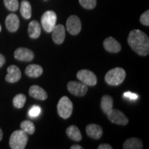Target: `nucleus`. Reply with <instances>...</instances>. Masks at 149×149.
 Returning <instances> with one entry per match:
<instances>
[{"label":"nucleus","instance_id":"f257e3e1","mask_svg":"<svg viewBox=\"0 0 149 149\" xmlns=\"http://www.w3.org/2000/svg\"><path fill=\"white\" fill-rule=\"evenodd\" d=\"M130 47L141 56H146L149 53V38L146 33L138 29L131 31L128 37Z\"/></svg>","mask_w":149,"mask_h":149},{"label":"nucleus","instance_id":"f03ea898","mask_svg":"<svg viewBox=\"0 0 149 149\" xmlns=\"http://www.w3.org/2000/svg\"><path fill=\"white\" fill-rule=\"evenodd\" d=\"M28 134L23 130H17L11 134L9 144L12 149H24L26 146Z\"/></svg>","mask_w":149,"mask_h":149},{"label":"nucleus","instance_id":"7ed1b4c3","mask_svg":"<svg viewBox=\"0 0 149 149\" xmlns=\"http://www.w3.org/2000/svg\"><path fill=\"white\" fill-rule=\"evenodd\" d=\"M126 77V71L122 68L117 67L110 70L105 75V81L111 86H118L122 84Z\"/></svg>","mask_w":149,"mask_h":149},{"label":"nucleus","instance_id":"20e7f679","mask_svg":"<svg viewBox=\"0 0 149 149\" xmlns=\"http://www.w3.org/2000/svg\"><path fill=\"white\" fill-rule=\"evenodd\" d=\"M57 113L63 119H68L72 115L73 105L68 97L63 96L57 104Z\"/></svg>","mask_w":149,"mask_h":149},{"label":"nucleus","instance_id":"39448f33","mask_svg":"<svg viewBox=\"0 0 149 149\" xmlns=\"http://www.w3.org/2000/svg\"><path fill=\"white\" fill-rule=\"evenodd\" d=\"M57 15L54 11L48 10L44 13L41 18L42 26L44 31L47 33H51L56 25Z\"/></svg>","mask_w":149,"mask_h":149},{"label":"nucleus","instance_id":"423d86ee","mask_svg":"<svg viewBox=\"0 0 149 149\" xmlns=\"http://www.w3.org/2000/svg\"><path fill=\"white\" fill-rule=\"evenodd\" d=\"M77 79L80 80L81 82H82L86 86H95L97 82L96 75L94 72L89 70L83 69L79 70L77 73Z\"/></svg>","mask_w":149,"mask_h":149},{"label":"nucleus","instance_id":"0eeeda50","mask_svg":"<svg viewBox=\"0 0 149 149\" xmlns=\"http://www.w3.org/2000/svg\"><path fill=\"white\" fill-rule=\"evenodd\" d=\"M108 118L111 122L119 125L125 126L128 123V119L124 113L117 109H112L107 113Z\"/></svg>","mask_w":149,"mask_h":149},{"label":"nucleus","instance_id":"6e6552de","mask_svg":"<svg viewBox=\"0 0 149 149\" xmlns=\"http://www.w3.org/2000/svg\"><path fill=\"white\" fill-rule=\"evenodd\" d=\"M67 88L73 95L83 97L86 94L88 87L82 82L77 81H70L67 84Z\"/></svg>","mask_w":149,"mask_h":149},{"label":"nucleus","instance_id":"1a4fd4ad","mask_svg":"<svg viewBox=\"0 0 149 149\" xmlns=\"http://www.w3.org/2000/svg\"><path fill=\"white\" fill-rule=\"evenodd\" d=\"M66 29L72 35L79 34L81 29V23L79 18L76 15H71L66 21Z\"/></svg>","mask_w":149,"mask_h":149},{"label":"nucleus","instance_id":"9d476101","mask_svg":"<svg viewBox=\"0 0 149 149\" xmlns=\"http://www.w3.org/2000/svg\"><path fill=\"white\" fill-rule=\"evenodd\" d=\"M15 58L22 61H31L34 59V53L27 48L21 47L16 49L14 53Z\"/></svg>","mask_w":149,"mask_h":149},{"label":"nucleus","instance_id":"9b49d317","mask_svg":"<svg viewBox=\"0 0 149 149\" xmlns=\"http://www.w3.org/2000/svg\"><path fill=\"white\" fill-rule=\"evenodd\" d=\"M66 36L65 28L62 24L55 25L52 31V39L57 44H61L64 42Z\"/></svg>","mask_w":149,"mask_h":149},{"label":"nucleus","instance_id":"f8f14e48","mask_svg":"<svg viewBox=\"0 0 149 149\" xmlns=\"http://www.w3.org/2000/svg\"><path fill=\"white\" fill-rule=\"evenodd\" d=\"M104 47L105 50L110 53H119L122 49V46L119 42L112 37H107L104 41Z\"/></svg>","mask_w":149,"mask_h":149},{"label":"nucleus","instance_id":"ddd939ff","mask_svg":"<svg viewBox=\"0 0 149 149\" xmlns=\"http://www.w3.org/2000/svg\"><path fill=\"white\" fill-rule=\"evenodd\" d=\"M8 74L6 76V80L8 82L15 83L21 79L22 72L19 68L15 65H11L7 68Z\"/></svg>","mask_w":149,"mask_h":149},{"label":"nucleus","instance_id":"4468645a","mask_svg":"<svg viewBox=\"0 0 149 149\" xmlns=\"http://www.w3.org/2000/svg\"><path fill=\"white\" fill-rule=\"evenodd\" d=\"M6 27L11 33L16 32L19 27V19L15 14H9L6 18Z\"/></svg>","mask_w":149,"mask_h":149},{"label":"nucleus","instance_id":"2eb2a0df","mask_svg":"<svg viewBox=\"0 0 149 149\" xmlns=\"http://www.w3.org/2000/svg\"><path fill=\"white\" fill-rule=\"evenodd\" d=\"M86 132L88 137L94 139H99L102 137L103 130L100 126L95 124H90L86 128Z\"/></svg>","mask_w":149,"mask_h":149},{"label":"nucleus","instance_id":"dca6fc26","mask_svg":"<svg viewBox=\"0 0 149 149\" xmlns=\"http://www.w3.org/2000/svg\"><path fill=\"white\" fill-rule=\"evenodd\" d=\"M29 93L30 96L38 100L44 101L48 97V95L45 90L37 85L31 86V88H29Z\"/></svg>","mask_w":149,"mask_h":149},{"label":"nucleus","instance_id":"f3484780","mask_svg":"<svg viewBox=\"0 0 149 149\" xmlns=\"http://www.w3.org/2000/svg\"><path fill=\"white\" fill-rule=\"evenodd\" d=\"M28 32L31 38L37 39L41 34V26L36 20L30 22L28 29Z\"/></svg>","mask_w":149,"mask_h":149},{"label":"nucleus","instance_id":"a211bd4d","mask_svg":"<svg viewBox=\"0 0 149 149\" xmlns=\"http://www.w3.org/2000/svg\"><path fill=\"white\" fill-rule=\"evenodd\" d=\"M25 72L30 77L37 78L42 74L43 68L40 65L31 64L26 67Z\"/></svg>","mask_w":149,"mask_h":149},{"label":"nucleus","instance_id":"6ab92c4d","mask_svg":"<svg viewBox=\"0 0 149 149\" xmlns=\"http://www.w3.org/2000/svg\"><path fill=\"white\" fill-rule=\"evenodd\" d=\"M143 148V143L141 139L136 137L129 138L123 144L124 149H141Z\"/></svg>","mask_w":149,"mask_h":149},{"label":"nucleus","instance_id":"aec40b11","mask_svg":"<svg viewBox=\"0 0 149 149\" xmlns=\"http://www.w3.org/2000/svg\"><path fill=\"white\" fill-rule=\"evenodd\" d=\"M66 134L70 139L74 141H79L82 139V135L80 133L79 129L74 125L70 126L69 127L67 128Z\"/></svg>","mask_w":149,"mask_h":149},{"label":"nucleus","instance_id":"412c9836","mask_svg":"<svg viewBox=\"0 0 149 149\" xmlns=\"http://www.w3.org/2000/svg\"><path fill=\"white\" fill-rule=\"evenodd\" d=\"M113 107V98L110 95H105L101 100V108L104 113H107Z\"/></svg>","mask_w":149,"mask_h":149},{"label":"nucleus","instance_id":"4be33fe9","mask_svg":"<svg viewBox=\"0 0 149 149\" xmlns=\"http://www.w3.org/2000/svg\"><path fill=\"white\" fill-rule=\"evenodd\" d=\"M20 13L24 18L29 19L32 15V9L31 5L28 1L24 0L22 1L21 6H20Z\"/></svg>","mask_w":149,"mask_h":149},{"label":"nucleus","instance_id":"5701e85b","mask_svg":"<svg viewBox=\"0 0 149 149\" xmlns=\"http://www.w3.org/2000/svg\"><path fill=\"white\" fill-rule=\"evenodd\" d=\"M21 128L24 132H26L27 134L32 135L35 131V124L29 120L23 121L21 123Z\"/></svg>","mask_w":149,"mask_h":149},{"label":"nucleus","instance_id":"b1692460","mask_svg":"<svg viewBox=\"0 0 149 149\" xmlns=\"http://www.w3.org/2000/svg\"><path fill=\"white\" fill-rule=\"evenodd\" d=\"M26 97L24 94H18L13 98V103L14 107L17 109H22L26 103Z\"/></svg>","mask_w":149,"mask_h":149},{"label":"nucleus","instance_id":"393cba45","mask_svg":"<svg viewBox=\"0 0 149 149\" xmlns=\"http://www.w3.org/2000/svg\"><path fill=\"white\" fill-rule=\"evenodd\" d=\"M3 2L6 7L13 12L16 11L19 8L18 0H3Z\"/></svg>","mask_w":149,"mask_h":149},{"label":"nucleus","instance_id":"a878e982","mask_svg":"<svg viewBox=\"0 0 149 149\" xmlns=\"http://www.w3.org/2000/svg\"><path fill=\"white\" fill-rule=\"evenodd\" d=\"M80 5L86 9H93L96 6L97 1L96 0H79Z\"/></svg>","mask_w":149,"mask_h":149},{"label":"nucleus","instance_id":"bb28decb","mask_svg":"<svg viewBox=\"0 0 149 149\" xmlns=\"http://www.w3.org/2000/svg\"><path fill=\"white\" fill-rule=\"evenodd\" d=\"M41 111H42V110H41L40 107H38V106H33V107L29 110V116L32 117V118H35V117L39 116V115H40L41 113Z\"/></svg>","mask_w":149,"mask_h":149},{"label":"nucleus","instance_id":"cd10ccee","mask_svg":"<svg viewBox=\"0 0 149 149\" xmlns=\"http://www.w3.org/2000/svg\"><path fill=\"white\" fill-rule=\"evenodd\" d=\"M139 21L143 25L149 26V10H146L140 16L139 18Z\"/></svg>","mask_w":149,"mask_h":149},{"label":"nucleus","instance_id":"c85d7f7f","mask_svg":"<svg viewBox=\"0 0 149 149\" xmlns=\"http://www.w3.org/2000/svg\"><path fill=\"white\" fill-rule=\"evenodd\" d=\"M124 97L126 98L130 99L131 100H135L138 98V95L135 93H133L130 91H128V92H126L124 93Z\"/></svg>","mask_w":149,"mask_h":149},{"label":"nucleus","instance_id":"c756f323","mask_svg":"<svg viewBox=\"0 0 149 149\" xmlns=\"http://www.w3.org/2000/svg\"><path fill=\"white\" fill-rule=\"evenodd\" d=\"M97 148L98 149H112L113 148V147H112L110 144H102L98 146Z\"/></svg>","mask_w":149,"mask_h":149},{"label":"nucleus","instance_id":"7c9ffc66","mask_svg":"<svg viewBox=\"0 0 149 149\" xmlns=\"http://www.w3.org/2000/svg\"><path fill=\"white\" fill-rule=\"evenodd\" d=\"M6 62V59L5 57L1 54H0V68H1L3 66V64Z\"/></svg>","mask_w":149,"mask_h":149},{"label":"nucleus","instance_id":"2f4dec72","mask_svg":"<svg viewBox=\"0 0 149 149\" xmlns=\"http://www.w3.org/2000/svg\"><path fill=\"white\" fill-rule=\"evenodd\" d=\"M70 149H83V147L80 146V145L74 144L70 147Z\"/></svg>","mask_w":149,"mask_h":149},{"label":"nucleus","instance_id":"473e14b6","mask_svg":"<svg viewBox=\"0 0 149 149\" xmlns=\"http://www.w3.org/2000/svg\"><path fill=\"white\" fill-rule=\"evenodd\" d=\"M2 138H3V132H2V130L0 128V141H1Z\"/></svg>","mask_w":149,"mask_h":149},{"label":"nucleus","instance_id":"72a5a7b5","mask_svg":"<svg viewBox=\"0 0 149 149\" xmlns=\"http://www.w3.org/2000/svg\"><path fill=\"white\" fill-rule=\"evenodd\" d=\"M1 31V24H0V32Z\"/></svg>","mask_w":149,"mask_h":149}]
</instances>
